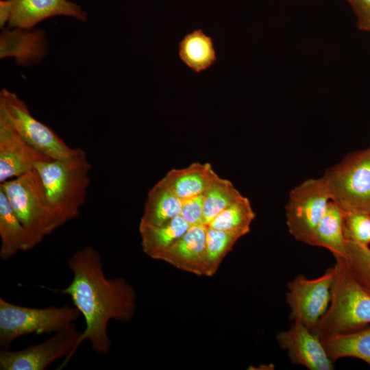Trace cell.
<instances>
[{
	"mask_svg": "<svg viewBox=\"0 0 370 370\" xmlns=\"http://www.w3.org/2000/svg\"><path fill=\"white\" fill-rule=\"evenodd\" d=\"M67 265L73 274L72 281L57 293L69 295L85 321L75 351L88 341L95 354L106 355L112 347L108 323L112 319L127 322L133 318L135 291L124 278L105 275L101 256L92 246L75 251Z\"/></svg>",
	"mask_w": 370,
	"mask_h": 370,
	"instance_id": "6da1fadb",
	"label": "cell"
},
{
	"mask_svg": "<svg viewBox=\"0 0 370 370\" xmlns=\"http://www.w3.org/2000/svg\"><path fill=\"white\" fill-rule=\"evenodd\" d=\"M34 169L41 179L49 207L60 226L76 219L90 184L92 166L86 151L76 147L70 157L38 162Z\"/></svg>",
	"mask_w": 370,
	"mask_h": 370,
	"instance_id": "7a4b0ae2",
	"label": "cell"
},
{
	"mask_svg": "<svg viewBox=\"0 0 370 370\" xmlns=\"http://www.w3.org/2000/svg\"><path fill=\"white\" fill-rule=\"evenodd\" d=\"M330 305L311 330L320 338L345 334L370 325V295L349 271L342 258H336Z\"/></svg>",
	"mask_w": 370,
	"mask_h": 370,
	"instance_id": "3957f363",
	"label": "cell"
},
{
	"mask_svg": "<svg viewBox=\"0 0 370 370\" xmlns=\"http://www.w3.org/2000/svg\"><path fill=\"white\" fill-rule=\"evenodd\" d=\"M0 188L35 246L60 227L49 207L41 179L35 169L0 183Z\"/></svg>",
	"mask_w": 370,
	"mask_h": 370,
	"instance_id": "277c9868",
	"label": "cell"
},
{
	"mask_svg": "<svg viewBox=\"0 0 370 370\" xmlns=\"http://www.w3.org/2000/svg\"><path fill=\"white\" fill-rule=\"evenodd\" d=\"M80 314L75 306L31 308L0 297V347L7 349L15 340L27 334L55 333L75 323Z\"/></svg>",
	"mask_w": 370,
	"mask_h": 370,
	"instance_id": "5b68a950",
	"label": "cell"
},
{
	"mask_svg": "<svg viewBox=\"0 0 370 370\" xmlns=\"http://www.w3.org/2000/svg\"><path fill=\"white\" fill-rule=\"evenodd\" d=\"M322 177L331 201L344 212L370 214V146L348 153Z\"/></svg>",
	"mask_w": 370,
	"mask_h": 370,
	"instance_id": "8992f818",
	"label": "cell"
},
{
	"mask_svg": "<svg viewBox=\"0 0 370 370\" xmlns=\"http://www.w3.org/2000/svg\"><path fill=\"white\" fill-rule=\"evenodd\" d=\"M0 119L52 160L66 158L75 151L76 147H70L52 129L36 119L26 103L5 88L0 90Z\"/></svg>",
	"mask_w": 370,
	"mask_h": 370,
	"instance_id": "52a82bcc",
	"label": "cell"
},
{
	"mask_svg": "<svg viewBox=\"0 0 370 370\" xmlns=\"http://www.w3.org/2000/svg\"><path fill=\"white\" fill-rule=\"evenodd\" d=\"M330 201L322 177L308 179L290 191L285 206L286 225L295 239L312 246L316 229Z\"/></svg>",
	"mask_w": 370,
	"mask_h": 370,
	"instance_id": "ba28073f",
	"label": "cell"
},
{
	"mask_svg": "<svg viewBox=\"0 0 370 370\" xmlns=\"http://www.w3.org/2000/svg\"><path fill=\"white\" fill-rule=\"evenodd\" d=\"M80 334L73 323L38 344L18 351L1 349L0 369L44 370L56 360L64 358L58 368L63 369L76 352Z\"/></svg>",
	"mask_w": 370,
	"mask_h": 370,
	"instance_id": "9c48e42d",
	"label": "cell"
},
{
	"mask_svg": "<svg viewBox=\"0 0 370 370\" xmlns=\"http://www.w3.org/2000/svg\"><path fill=\"white\" fill-rule=\"evenodd\" d=\"M334 273V266L319 278L308 279L299 274L288 283L286 301L291 321L312 329L330 305Z\"/></svg>",
	"mask_w": 370,
	"mask_h": 370,
	"instance_id": "30bf717a",
	"label": "cell"
},
{
	"mask_svg": "<svg viewBox=\"0 0 370 370\" xmlns=\"http://www.w3.org/2000/svg\"><path fill=\"white\" fill-rule=\"evenodd\" d=\"M276 339L292 363L310 370L334 369L321 338L304 325L293 322L289 329L278 333Z\"/></svg>",
	"mask_w": 370,
	"mask_h": 370,
	"instance_id": "8fae6325",
	"label": "cell"
},
{
	"mask_svg": "<svg viewBox=\"0 0 370 370\" xmlns=\"http://www.w3.org/2000/svg\"><path fill=\"white\" fill-rule=\"evenodd\" d=\"M10 18L6 27H34L55 16H66L79 22L88 18L87 12L69 0H6Z\"/></svg>",
	"mask_w": 370,
	"mask_h": 370,
	"instance_id": "7c38bea8",
	"label": "cell"
},
{
	"mask_svg": "<svg viewBox=\"0 0 370 370\" xmlns=\"http://www.w3.org/2000/svg\"><path fill=\"white\" fill-rule=\"evenodd\" d=\"M51 160L0 119V183L34 169L38 162Z\"/></svg>",
	"mask_w": 370,
	"mask_h": 370,
	"instance_id": "4fadbf2b",
	"label": "cell"
},
{
	"mask_svg": "<svg viewBox=\"0 0 370 370\" xmlns=\"http://www.w3.org/2000/svg\"><path fill=\"white\" fill-rule=\"evenodd\" d=\"M48 38L44 29L5 27L0 34V58H12L20 66L40 64L46 58Z\"/></svg>",
	"mask_w": 370,
	"mask_h": 370,
	"instance_id": "5bb4252c",
	"label": "cell"
},
{
	"mask_svg": "<svg viewBox=\"0 0 370 370\" xmlns=\"http://www.w3.org/2000/svg\"><path fill=\"white\" fill-rule=\"evenodd\" d=\"M208 226L191 225L173 245L158 256L173 267L197 275H206Z\"/></svg>",
	"mask_w": 370,
	"mask_h": 370,
	"instance_id": "9a60e30c",
	"label": "cell"
},
{
	"mask_svg": "<svg viewBox=\"0 0 370 370\" xmlns=\"http://www.w3.org/2000/svg\"><path fill=\"white\" fill-rule=\"evenodd\" d=\"M0 258L7 261L19 251L34 248L35 245L14 213L4 191L0 188Z\"/></svg>",
	"mask_w": 370,
	"mask_h": 370,
	"instance_id": "2e32d148",
	"label": "cell"
},
{
	"mask_svg": "<svg viewBox=\"0 0 370 370\" xmlns=\"http://www.w3.org/2000/svg\"><path fill=\"white\" fill-rule=\"evenodd\" d=\"M216 174L210 163L193 162L184 168L170 170L162 179L184 201L204 193Z\"/></svg>",
	"mask_w": 370,
	"mask_h": 370,
	"instance_id": "e0dca14e",
	"label": "cell"
},
{
	"mask_svg": "<svg viewBox=\"0 0 370 370\" xmlns=\"http://www.w3.org/2000/svg\"><path fill=\"white\" fill-rule=\"evenodd\" d=\"M181 61L193 72L202 73L217 61V51L213 39L201 29L186 34L178 44Z\"/></svg>",
	"mask_w": 370,
	"mask_h": 370,
	"instance_id": "ac0fdd59",
	"label": "cell"
},
{
	"mask_svg": "<svg viewBox=\"0 0 370 370\" xmlns=\"http://www.w3.org/2000/svg\"><path fill=\"white\" fill-rule=\"evenodd\" d=\"M182 201L161 179L149 190L140 223L158 226L180 215Z\"/></svg>",
	"mask_w": 370,
	"mask_h": 370,
	"instance_id": "d6986e66",
	"label": "cell"
},
{
	"mask_svg": "<svg viewBox=\"0 0 370 370\" xmlns=\"http://www.w3.org/2000/svg\"><path fill=\"white\" fill-rule=\"evenodd\" d=\"M190 226L181 215L158 226L139 223L143 251L150 258L156 259L184 235Z\"/></svg>",
	"mask_w": 370,
	"mask_h": 370,
	"instance_id": "ffe728a7",
	"label": "cell"
},
{
	"mask_svg": "<svg viewBox=\"0 0 370 370\" xmlns=\"http://www.w3.org/2000/svg\"><path fill=\"white\" fill-rule=\"evenodd\" d=\"M321 340L333 362L342 358L352 357L370 365V325L349 333L328 336Z\"/></svg>",
	"mask_w": 370,
	"mask_h": 370,
	"instance_id": "44dd1931",
	"label": "cell"
},
{
	"mask_svg": "<svg viewBox=\"0 0 370 370\" xmlns=\"http://www.w3.org/2000/svg\"><path fill=\"white\" fill-rule=\"evenodd\" d=\"M343 210L330 201L314 233L312 246L329 250L336 258H343L346 239L343 233Z\"/></svg>",
	"mask_w": 370,
	"mask_h": 370,
	"instance_id": "7402d4cb",
	"label": "cell"
},
{
	"mask_svg": "<svg viewBox=\"0 0 370 370\" xmlns=\"http://www.w3.org/2000/svg\"><path fill=\"white\" fill-rule=\"evenodd\" d=\"M243 195L229 180L217 173L204 193L202 223L206 226Z\"/></svg>",
	"mask_w": 370,
	"mask_h": 370,
	"instance_id": "603a6c76",
	"label": "cell"
},
{
	"mask_svg": "<svg viewBox=\"0 0 370 370\" xmlns=\"http://www.w3.org/2000/svg\"><path fill=\"white\" fill-rule=\"evenodd\" d=\"M255 217L250 201L243 195L220 212L208 227L238 232L245 236L250 232V226Z\"/></svg>",
	"mask_w": 370,
	"mask_h": 370,
	"instance_id": "cb8c5ba5",
	"label": "cell"
},
{
	"mask_svg": "<svg viewBox=\"0 0 370 370\" xmlns=\"http://www.w3.org/2000/svg\"><path fill=\"white\" fill-rule=\"evenodd\" d=\"M243 234L208 227L206 234V276L213 275L225 256Z\"/></svg>",
	"mask_w": 370,
	"mask_h": 370,
	"instance_id": "d4e9b609",
	"label": "cell"
},
{
	"mask_svg": "<svg viewBox=\"0 0 370 370\" xmlns=\"http://www.w3.org/2000/svg\"><path fill=\"white\" fill-rule=\"evenodd\" d=\"M343 260L356 282L370 295V248L351 241H345Z\"/></svg>",
	"mask_w": 370,
	"mask_h": 370,
	"instance_id": "484cf974",
	"label": "cell"
},
{
	"mask_svg": "<svg viewBox=\"0 0 370 370\" xmlns=\"http://www.w3.org/2000/svg\"><path fill=\"white\" fill-rule=\"evenodd\" d=\"M343 233L347 241L369 246L370 214L360 211L344 212Z\"/></svg>",
	"mask_w": 370,
	"mask_h": 370,
	"instance_id": "4316f807",
	"label": "cell"
},
{
	"mask_svg": "<svg viewBox=\"0 0 370 370\" xmlns=\"http://www.w3.org/2000/svg\"><path fill=\"white\" fill-rule=\"evenodd\" d=\"M204 193L182 201L180 215L190 225L202 223Z\"/></svg>",
	"mask_w": 370,
	"mask_h": 370,
	"instance_id": "83f0119b",
	"label": "cell"
},
{
	"mask_svg": "<svg viewBox=\"0 0 370 370\" xmlns=\"http://www.w3.org/2000/svg\"><path fill=\"white\" fill-rule=\"evenodd\" d=\"M356 18V26L362 32L370 33V0H346Z\"/></svg>",
	"mask_w": 370,
	"mask_h": 370,
	"instance_id": "f1b7e54d",
	"label": "cell"
}]
</instances>
